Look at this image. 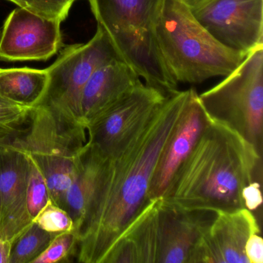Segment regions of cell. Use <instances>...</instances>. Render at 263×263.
<instances>
[{
    "label": "cell",
    "instance_id": "obj_6",
    "mask_svg": "<svg viewBox=\"0 0 263 263\" xmlns=\"http://www.w3.org/2000/svg\"><path fill=\"white\" fill-rule=\"evenodd\" d=\"M157 36L166 67L178 83L226 78L246 57L217 41L181 0H165Z\"/></svg>",
    "mask_w": 263,
    "mask_h": 263
},
{
    "label": "cell",
    "instance_id": "obj_11",
    "mask_svg": "<svg viewBox=\"0 0 263 263\" xmlns=\"http://www.w3.org/2000/svg\"><path fill=\"white\" fill-rule=\"evenodd\" d=\"M61 23L23 7L15 9L0 33V60L13 62L50 59L62 47Z\"/></svg>",
    "mask_w": 263,
    "mask_h": 263
},
{
    "label": "cell",
    "instance_id": "obj_17",
    "mask_svg": "<svg viewBox=\"0 0 263 263\" xmlns=\"http://www.w3.org/2000/svg\"><path fill=\"white\" fill-rule=\"evenodd\" d=\"M47 69L0 68V96L24 107L37 105L47 89Z\"/></svg>",
    "mask_w": 263,
    "mask_h": 263
},
{
    "label": "cell",
    "instance_id": "obj_14",
    "mask_svg": "<svg viewBox=\"0 0 263 263\" xmlns=\"http://www.w3.org/2000/svg\"><path fill=\"white\" fill-rule=\"evenodd\" d=\"M208 118L196 92L161 153L151 182L149 200L164 195L177 171L198 141Z\"/></svg>",
    "mask_w": 263,
    "mask_h": 263
},
{
    "label": "cell",
    "instance_id": "obj_27",
    "mask_svg": "<svg viewBox=\"0 0 263 263\" xmlns=\"http://www.w3.org/2000/svg\"><path fill=\"white\" fill-rule=\"evenodd\" d=\"M10 2L13 3L19 7H23L28 10V6H27V1L26 0H8Z\"/></svg>",
    "mask_w": 263,
    "mask_h": 263
},
{
    "label": "cell",
    "instance_id": "obj_7",
    "mask_svg": "<svg viewBox=\"0 0 263 263\" xmlns=\"http://www.w3.org/2000/svg\"><path fill=\"white\" fill-rule=\"evenodd\" d=\"M198 98L210 118L239 134L262 156L263 46Z\"/></svg>",
    "mask_w": 263,
    "mask_h": 263
},
{
    "label": "cell",
    "instance_id": "obj_5",
    "mask_svg": "<svg viewBox=\"0 0 263 263\" xmlns=\"http://www.w3.org/2000/svg\"><path fill=\"white\" fill-rule=\"evenodd\" d=\"M87 129L49 106L37 104L19 122L0 132V144L25 152L44 174L50 200L64 209Z\"/></svg>",
    "mask_w": 263,
    "mask_h": 263
},
{
    "label": "cell",
    "instance_id": "obj_13",
    "mask_svg": "<svg viewBox=\"0 0 263 263\" xmlns=\"http://www.w3.org/2000/svg\"><path fill=\"white\" fill-rule=\"evenodd\" d=\"M28 174L27 154L0 144V237L12 244L33 222L27 208Z\"/></svg>",
    "mask_w": 263,
    "mask_h": 263
},
{
    "label": "cell",
    "instance_id": "obj_30",
    "mask_svg": "<svg viewBox=\"0 0 263 263\" xmlns=\"http://www.w3.org/2000/svg\"><path fill=\"white\" fill-rule=\"evenodd\" d=\"M0 213H1V196H0Z\"/></svg>",
    "mask_w": 263,
    "mask_h": 263
},
{
    "label": "cell",
    "instance_id": "obj_28",
    "mask_svg": "<svg viewBox=\"0 0 263 263\" xmlns=\"http://www.w3.org/2000/svg\"><path fill=\"white\" fill-rule=\"evenodd\" d=\"M181 1L183 3V4L187 5V7H193L194 5H195V4L199 3L200 1H201V0H181Z\"/></svg>",
    "mask_w": 263,
    "mask_h": 263
},
{
    "label": "cell",
    "instance_id": "obj_29",
    "mask_svg": "<svg viewBox=\"0 0 263 263\" xmlns=\"http://www.w3.org/2000/svg\"><path fill=\"white\" fill-rule=\"evenodd\" d=\"M69 2L71 3L72 4H73V3L75 2V1H77V0H68Z\"/></svg>",
    "mask_w": 263,
    "mask_h": 263
},
{
    "label": "cell",
    "instance_id": "obj_3",
    "mask_svg": "<svg viewBox=\"0 0 263 263\" xmlns=\"http://www.w3.org/2000/svg\"><path fill=\"white\" fill-rule=\"evenodd\" d=\"M215 214L178 209L162 196L152 198L118 237L104 263H187Z\"/></svg>",
    "mask_w": 263,
    "mask_h": 263
},
{
    "label": "cell",
    "instance_id": "obj_31",
    "mask_svg": "<svg viewBox=\"0 0 263 263\" xmlns=\"http://www.w3.org/2000/svg\"><path fill=\"white\" fill-rule=\"evenodd\" d=\"M0 33H1V32H0Z\"/></svg>",
    "mask_w": 263,
    "mask_h": 263
},
{
    "label": "cell",
    "instance_id": "obj_20",
    "mask_svg": "<svg viewBox=\"0 0 263 263\" xmlns=\"http://www.w3.org/2000/svg\"><path fill=\"white\" fill-rule=\"evenodd\" d=\"M33 222L44 230L56 235L62 232H71L75 229L73 218L68 212L51 200L36 215Z\"/></svg>",
    "mask_w": 263,
    "mask_h": 263
},
{
    "label": "cell",
    "instance_id": "obj_15",
    "mask_svg": "<svg viewBox=\"0 0 263 263\" xmlns=\"http://www.w3.org/2000/svg\"><path fill=\"white\" fill-rule=\"evenodd\" d=\"M142 84L138 73L119 58L100 67L83 89V124L86 127L93 118Z\"/></svg>",
    "mask_w": 263,
    "mask_h": 263
},
{
    "label": "cell",
    "instance_id": "obj_26",
    "mask_svg": "<svg viewBox=\"0 0 263 263\" xmlns=\"http://www.w3.org/2000/svg\"><path fill=\"white\" fill-rule=\"evenodd\" d=\"M12 243L0 237V263H10Z\"/></svg>",
    "mask_w": 263,
    "mask_h": 263
},
{
    "label": "cell",
    "instance_id": "obj_12",
    "mask_svg": "<svg viewBox=\"0 0 263 263\" xmlns=\"http://www.w3.org/2000/svg\"><path fill=\"white\" fill-rule=\"evenodd\" d=\"M259 233L258 220L249 209L217 212L194 245L187 263H249L246 241Z\"/></svg>",
    "mask_w": 263,
    "mask_h": 263
},
{
    "label": "cell",
    "instance_id": "obj_21",
    "mask_svg": "<svg viewBox=\"0 0 263 263\" xmlns=\"http://www.w3.org/2000/svg\"><path fill=\"white\" fill-rule=\"evenodd\" d=\"M78 237L74 231L57 234L45 251L33 263H57L68 261L77 252Z\"/></svg>",
    "mask_w": 263,
    "mask_h": 263
},
{
    "label": "cell",
    "instance_id": "obj_4",
    "mask_svg": "<svg viewBox=\"0 0 263 263\" xmlns=\"http://www.w3.org/2000/svg\"><path fill=\"white\" fill-rule=\"evenodd\" d=\"M98 27L107 35L119 59L146 85L172 95L178 83L166 67L157 30L165 0H88Z\"/></svg>",
    "mask_w": 263,
    "mask_h": 263
},
{
    "label": "cell",
    "instance_id": "obj_16",
    "mask_svg": "<svg viewBox=\"0 0 263 263\" xmlns=\"http://www.w3.org/2000/svg\"><path fill=\"white\" fill-rule=\"evenodd\" d=\"M105 160L95 147L87 142L78 155L74 176L66 194L64 207L73 218L75 229L81 222Z\"/></svg>",
    "mask_w": 263,
    "mask_h": 263
},
{
    "label": "cell",
    "instance_id": "obj_2",
    "mask_svg": "<svg viewBox=\"0 0 263 263\" xmlns=\"http://www.w3.org/2000/svg\"><path fill=\"white\" fill-rule=\"evenodd\" d=\"M208 117L202 133L169 183L163 199L184 210L242 209L243 189L255 181L261 156L239 134Z\"/></svg>",
    "mask_w": 263,
    "mask_h": 263
},
{
    "label": "cell",
    "instance_id": "obj_8",
    "mask_svg": "<svg viewBox=\"0 0 263 263\" xmlns=\"http://www.w3.org/2000/svg\"><path fill=\"white\" fill-rule=\"evenodd\" d=\"M117 58H119L107 35L98 27L90 41L64 47L57 61L47 68V89L38 104L49 106L83 124L81 101L84 86L95 70Z\"/></svg>",
    "mask_w": 263,
    "mask_h": 263
},
{
    "label": "cell",
    "instance_id": "obj_25",
    "mask_svg": "<svg viewBox=\"0 0 263 263\" xmlns=\"http://www.w3.org/2000/svg\"><path fill=\"white\" fill-rule=\"evenodd\" d=\"M242 198L244 201V205L246 209L249 211H254L261 205V195L260 192L259 183L257 181H252L248 184L242 192Z\"/></svg>",
    "mask_w": 263,
    "mask_h": 263
},
{
    "label": "cell",
    "instance_id": "obj_23",
    "mask_svg": "<svg viewBox=\"0 0 263 263\" xmlns=\"http://www.w3.org/2000/svg\"><path fill=\"white\" fill-rule=\"evenodd\" d=\"M30 109L0 96V132L10 128L21 121Z\"/></svg>",
    "mask_w": 263,
    "mask_h": 263
},
{
    "label": "cell",
    "instance_id": "obj_10",
    "mask_svg": "<svg viewBox=\"0 0 263 263\" xmlns=\"http://www.w3.org/2000/svg\"><path fill=\"white\" fill-rule=\"evenodd\" d=\"M189 8L224 47L247 56L263 46V0H201Z\"/></svg>",
    "mask_w": 263,
    "mask_h": 263
},
{
    "label": "cell",
    "instance_id": "obj_18",
    "mask_svg": "<svg viewBox=\"0 0 263 263\" xmlns=\"http://www.w3.org/2000/svg\"><path fill=\"white\" fill-rule=\"evenodd\" d=\"M55 235L33 222L12 244L10 263H33L47 249Z\"/></svg>",
    "mask_w": 263,
    "mask_h": 263
},
{
    "label": "cell",
    "instance_id": "obj_22",
    "mask_svg": "<svg viewBox=\"0 0 263 263\" xmlns=\"http://www.w3.org/2000/svg\"><path fill=\"white\" fill-rule=\"evenodd\" d=\"M28 10L47 19L65 21L73 4L68 0H26Z\"/></svg>",
    "mask_w": 263,
    "mask_h": 263
},
{
    "label": "cell",
    "instance_id": "obj_24",
    "mask_svg": "<svg viewBox=\"0 0 263 263\" xmlns=\"http://www.w3.org/2000/svg\"><path fill=\"white\" fill-rule=\"evenodd\" d=\"M245 251L249 263L263 262V241L259 234H253L249 237Z\"/></svg>",
    "mask_w": 263,
    "mask_h": 263
},
{
    "label": "cell",
    "instance_id": "obj_1",
    "mask_svg": "<svg viewBox=\"0 0 263 263\" xmlns=\"http://www.w3.org/2000/svg\"><path fill=\"white\" fill-rule=\"evenodd\" d=\"M196 92L192 88L169 95L127 148L104 161L74 231L78 261L104 263L118 237L148 202L161 153Z\"/></svg>",
    "mask_w": 263,
    "mask_h": 263
},
{
    "label": "cell",
    "instance_id": "obj_19",
    "mask_svg": "<svg viewBox=\"0 0 263 263\" xmlns=\"http://www.w3.org/2000/svg\"><path fill=\"white\" fill-rule=\"evenodd\" d=\"M28 158L27 208L30 218L33 221L43 208L50 201V196L44 174L33 158L30 156Z\"/></svg>",
    "mask_w": 263,
    "mask_h": 263
},
{
    "label": "cell",
    "instance_id": "obj_9",
    "mask_svg": "<svg viewBox=\"0 0 263 263\" xmlns=\"http://www.w3.org/2000/svg\"><path fill=\"white\" fill-rule=\"evenodd\" d=\"M167 96L143 83L86 126L87 142L106 159L118 156L147 125Z\"/></svg>",
    "mask_w": 263,
    "mask_h": 263
}]
</instances>
